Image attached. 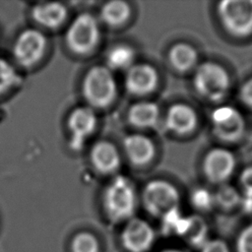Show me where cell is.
Wrapping results in <instances>:
<instances>
[{
    "instance_id": "cell-1",
    "label": "cell",
    "mask_w": 252,
    "mask_h": 252,
    "mask_svg": "<svg viewBox=\"0 0 252 252\" xmlns=\"http://www.w3.org/2000/svg\"><path fill=\"white\" fill-rule=\"evenodd\" d=\"M102 204L110 221L126 222L132 219L137 207V194L133 182L126 176H115L103 192Z\"/></svg>"
},
{
    "instance_id": "cell-2",
    "label": "cell",
    "mask_w": 252,
    "mask_h": 252,
    "mask_svg": "<svg viewBox=\"0 0 252 252\" xmlns=\"http://www.w3.org/2000/svg\"><path fill=\"white\" fill-rule=\"evenodd\" d=\"M193 87L204 98L219 102L229 92L230 78L221 65L206 61L196 67L193 76Z\"/></svg>"
},
{
    "instance_id": "cell-3",
    "label": "cell",
    "mask_w": 252,
    "mask_h": 252,
    "mask_svg": "<svg viewBox=\"0 0 252 252\" xmlns=\"http://www.w3.org/2000/svg\"><path fill=\"white\" fill-rule=\"evenodd\" d=\"M83 94L94 107H106L116 96V83L112 71L106 66H94L85 75Z\"/></svg>"
},
{
    "instance_id": "cell-4",
    "label": "cell",
    "mask_w": 252,
    "mask_h": 252,
    "mask_svg": "<svg viewBox=\"0 0 252 252\" xmlns=\"http://www.w3.org/2000/svg\"><path fill=\"white\" fill-rule=\"evenodd\" d=\"M179 202L180 195L177 188L166 180H151L142 192L143 206L153 217L161 219L171 211L179 209Z\"/></svg>"
},
{
    "instance_id": "cell-5",
    "label": "cell",
    "mask_w": 252,
    "mask_h": 252,
    "mask_svg": "<svg viewBox=\"0 0 252 252\" xmlns=\"http://www.w3.org/2000/svg\"><path fill=\"white\" fill-rule=\"evenodd\" d=\"M218 17L223 29L236 37L252 33V0H223L218 4Z\"/></svg>"
},
{
    "instance_id": "cell-6",
    "label": "cell",
    "mask_w": 252,
    "mask_h": 252,
    "mask_svg": "<svg viewBox=\"0 0 252 252\" xmlns=\"http://www.w3.org/2000/svg\"><path fill=\"white\" fill-rule=\"evenodd\" d=\"M65 39L69 49L76 54L85 55L93 51L99 39L95 18L89 13L80 14L68 28Z\"/></svg>"
},
{
    "instance_id": "cell-7",
    "label": "cell",
    "mask_w": 252,
    "mask_h": 252,
    "mask_svg": "<svg viewBox=\"0 0 252 252\" xmlns=\"http://www.w3.org/2000/svg\"><path fill=\"white\" fill-rule=\"evenodd\" d=\"M211 122L215 136L222 142H236L245 131L244 117L232 105L222 104L215 108L211 115Z\"/></svg>"
},
{
    "instance_id": "cell-8",
    "label": "cell",
    "mask_w": 252,
    "mask_h": 252,
    "mask_svg": "<svg viewBox=\"0 0 252 252\" xmlns=\"http://www.w3.org/2000/svg\"><path fill=\"white\" fill-rule=\"evenodd\" d=\"M236 165L234 155L225 148H213L203 158L202 168L206 178L214 184H224L231 177Z\"/></svg>"
},
{
    "instance_id": "cell-9",
    "label": "cell",
    "mask_w": 252,
    "mask_h": 252,
    "mask_svg": "<svg viewBox=\"0 0 252 252\" xmlns=\"http://www.w3.org/2000/svg\"><path fill=\"white\" fill-rule=\"evenodd\" d=\"M46 48L44 34L35 29H27L17 37L13 53L16 61L24 67L35 65L43 56Z\"/></svg>"
},
{
    "instance_id": "cell-10",
    "label": "cell",
    "mask_w": 252,
    "mask_h": 252,
    "mask_svg": "<svg viewBox=\"0 0 252 252\" xmlns=\"http://www.w3.org/2000/svg\"><path fill=\"white\" fill-rule=\"evenodd\" d=\"M96 115L90 106H79L72 110L68 118L69 146L73 151H80L96 127Z\"/></svg>"
},
{
    "instance_id": "cell-11",
    "label": "cell",
    "mask_w": 252,
    "mask_h": 252,
    "mask_svg": "<svg viewBox=\"0 0 252 252\" xmlns=\"http://www.w3.org/2000/svg\"><path fill=\"white\" fill-rule=\"evenodd\" d=\"M120 239L128 252H148L154 245L156 233L148 221L133 217L126 221Z\"/></svg>"
},
{
    "instance_id": "cell-12",
    "label": "cell",
    "mask_w": 252,
    "mask_h": 252,
    "mask_svg": "<svg viewBox=\"0 0 252 252\" xmlns=\"http://www.w3.org/2000/svg\"><path fill=\"white\" fill-rule=\"evenodd\" d=\"M158 83V72L150 64H134L126 71L125 88L131 94H149L157 89Z\"/></svg>"
},
{
    "instance_id": "cell-13",
    "label": "cell",
    "mask_w": 252,
    "mask_h": 252,
    "mask_svg": "<svg viewBox=\"0 0 252 252\" xmlns=\"http://www.w3.org/2000/svg\"><path fill=\"white\" fill-rule=\"evenodd\" d=\"M164 124L166 129L175 135H188L196 129L198 116L190 105L178 102L168 107Z\"/></svg>"
},
{
    "instance_id": "cell-14",
    "label": "cell",
    "mask_w": 252,
    "mask_h": 252,
    "mask_svg": "<svg viewBox=\"0 0 252 252\" xmlns=\"http://www.w3.org/2000/svg\"><path fill=\"white\" fill-rule=\"evenodd\" d=\"M123 148L127 158L135 165L148 164L155 157L153 141L142 134H131L124 138Z\"/></svg>"
},
{
    "instance_id": "cell-15",
    "label": "cell",
    "mask_w": 252,
    "mask_h": 252,
    "mask_svg": "<svg viewBox=\"0 0 252 252\" xmlns=\"http://www.w3.org/2000/svg\"><path fill=\"white\" fill-rule=\"evenodd\" d=\"M91 161L94 167L100 173L115 172L121 163L117 148L109 141H98L91 150Z\"/></svg>"
},
{
    "instance_id": "cell-16",
    "label": "cell",
    "mask_w": 252,
    "mask_h": 252,
    "mask_svg": "<svg viewBox=\"0 0 252 252\" xmlns=\"http://www.w3.org/2000/svg\"><path fill=\"white\" fill-rule=\"evenodd\" d=\"M32 15L33 20L47 29H56L62 25L67 17L66 7L58 2H45L35 5Z\"/></svg>"
},
{
    "instance_id": "cell-17",
    "label": "cell",
    "mask_w": 252,
    "mask_h": 252,
    "mask_svg": "<svg viewBox=\"0 0 252 252\" xmlns=\"http://www.w3.org/2000/svg\"><path fill=\"white\" fill-rule=\"evenodd\" d=\"M167 58L170 66L175 71L184 73L195 68V66L197 67L198 53L192 45L186 42H178L171 46Z\"/></svg>"
},
{
    "instance_id": "cell-18",
    "label": "cell",
    "mask_w": 252,
    "mask_h": 252,
    "mask_svg": "<svg viewBox=\"0 0 252 252\" xmlns=\"http://www.w3.org/2000/svg\"><path fill=\"white\" fill-rule=\"evenodd\" d=\"M159 118L158 106L152 101H141L133 104L128 111V121L137 128L154 127Z\"/></svg>"
},
{
    "instance_id": "cell-19",
    "label": "cell",
    "mask_w": 252,
    "mask_h": 252,
    "mask_svg": "<svg viewBox=\"0 0 252 252\" xmlns=\"http://www.w3.org/2000/svg\"><path fill=\"white\" fill-rule=\"evenodd\" d=\"M208 224L205 220L198 216L186 217V222L181 237L192 247L201 249L208 239Z\"/></svg>"
},
{
    "instance_id": "cell-20",
    "label": "cell",
    "mask_w": 252,
    "mask_h": 252,
    "mask_svg": "<svg viewBox=\"0 0 252 252\" xmlns=\"http://www.w3.org/2000/svg\"><path fill=\"white\" fill-rule=\"evenodd\" d=\"M131 14L130 6L125 1L114 0L105 3L100 10L102 21L111 27H118L127 22Z\"/></svg>"
},
{
    "instance_id": "cell-21",
    "label": "cell",
    "mask_w": 252,
    "mask_h": 252,
    "mask_svg": "<svg viewBox=\"0 0 252 252\" xmlns=\"http://www.w3.org/2000/svg\"><path fill=\"white\" fill-rule=\"evenodd\" d=\"M134 49L126 44H117L110 48L106 54V67L109 70H128L134 65Z\"/></svg>"
},
{
    "instance_id": "cell-22",
    "label": "cell",
    "mask_w": 252,
    "mask_h": 252,
    "mask_svg": "<svg viewBox=\"0 0 252 252\" xmlns=\"http://www.w3.org/2000/svg\"><path fill=\"white\" fill-rule=\"evenodd\" d=\"M214 194L215 206L220 207L222 210L229 211L237 207L242 200L239 192L229 184L219 185L217 191Z\"/></svg>"
},
{
    "instance_id": "cell-23",
    "label": "cell",
    "mask_w": 252,
    "mask_h": 252,
    "mask_svg": "<svg viewBox=\"0 0 252 252\" xmlns=\"http://www.w3.org/2000/svg\"><path fill=\"white\" fill-rule=\"evenodd\" d=\"M70 250L71 252H99V242L93 233L81 231L73 236Z\"/></svg>"
},
{
    "instance_id": "cell-24",
    "label": "cell",
    "mask_w": 252,
    "mask_h": 252,
    "mask_svg": "<svg viewBox=\"0 0 252 252\" xmlns=\"http://www.w3.org/2000/svg\"><path fill=\"white\" fill-rule=\"evenodd\" d=\"M20 80L15 68L8 61L0 58V95L16 86Z\"/></svg>"
},
{
    "instance_id": "cell-25",
    "label": "cell",
    "mask_w": 252,
    "mask_h": 252,
    "mask_svg": "<svg viewBox=\"0 0 252 252\" xmlns=\"http://www.w3.org/2000/svg\"><path fill=\"white\" fill-rule=\"evenodd\" d=\"M190 201L199 212H208L215 206L214 194L204 187L195 188L190 195Z\"/></svg>"
},
{
    "instance_id": "cell-26",
    "label": "cell",
    "mask_w": 252,
    "mask_h": 252,
    "mask_svg": "<svg viewBox=\"0 0 252 252\" xmlns=\"http://www.w3.org/2000/svg\"><path fill=\"white\" fill-rule=\"evenodd\" d=\"M236 252H252V222L239 233L236 240Z\"/></svg>"
},
{
    "instance_id": "cell-27",
    "label": "cell",
    "mask_w": 252,
    "mask_h": 252,
    "mask_svg": "<svg viewBox=\"0 0 252 252\" xmlns=\"http://www.w3.org/2000/svg\"><path fill=\"white\" fill-rule=\"evenodd\" d=\"M239 184L244 197L252 198V165L245 167L239 175Z\"/></svg>"
},
{
    "instance_id": "cell-28",
    "label": "cell",
    "mask_w": 252,
    "mask_h": 252,
    "mask_svg": "<svg viewBox=\"0 0 252 252\" xmlns=\"http://www.w3.org/2000/svg\"><path fill=\"white\" fill-rule=\"evenodd\" d=\"M238 97L245 106L252 108V77L241 85Z\"/></svg>"
},
{
    "instance_id": "cell-29",
    "label": "cell",
    "mask_w": 252,
    "mask_h": 252,
    "mask_svg": "<svg viewBox=\"0 0 252 252\" xmlns=\"http://www.w3.org/2000/svg\"><path fill=\"white\" fill-rule=\"evenodd\" d=\"M201 252H229V249L223 240L212 239L204 244Z\"/></svg>"
},
{
    "instance_id": "cell-30",
    "label": "cell",
    "mask_w": 252,
    "mask_h": 252,
    "mask_svg": "<svg viewBox=\"0 0 252 252\" xmlns=\"http://www.w3.org/2000/svg\"><path fill=\"white\" fill-rule=\"evenodd\" d=\"M161 252H184L181 250H176V249H167V250H163Z\"/></svg>"
}]
</instances>
